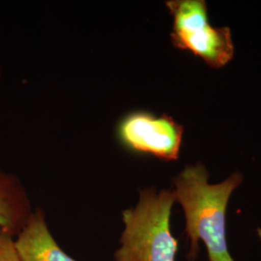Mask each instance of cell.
<instances>
[{
  "mask_svg": "<svg viewBox=\"0 0 261 261\" xmlns=\"http://www.w3.org/2000/svg\"><path fill=\"white\" fill-rule=\"evenodd\" d=\"M243 176L234 172L223 182L209 183L205 167L188 165L172 179L175 202L183 209L185 232L190 241L189 261L196 260L199 242L204 244L209 261H234L226 241V208Z\"/></svg>",
  "mask_w": 261,
  "mask_h": 261,
  "instance_id": "6da1fadb",
  "label": "cell"
},
{
  "mask_svg": "<svg viewBox=\"0 0 261 261\" xmlns=\"http://www.w3.org/2000/svg\"><path fill=\"white\" fill-rule=\"evenodd\" d=\"M174 203L172 189L140 190L138 203L122 211L124 229L113 261H175L178 241L170 229Z\"/></svg>",
  "mask_w": 261,
  "mask_h": 261,
  "instance_id": "7a4b0ae2",
  "label": "cell"
},
{
  "mask_svg": "<svg viewBox=\"0 0 261 261\" xmlns=\"http://www.w3.org/2000/svg\"><path fill=\"white\" fill-rule=\"evenodd\" d=\"M166 5L173 19L174 47L199 56L213 68H221L231 60L234 47L230 29L209 24L205 1L170 0Z\"/></svg>",
  "mask_w": 261,
  "mask_h": 261,
  "instance_id": "3957f363",
  "label": "cell"
},
{
  "mask_svg": "<svg viewBox=\"0 0 261 261\" xmlns=\"http://www.w3.org/2000/svg\"><path fill=\"white\" fill-rule=\"evenodd\" d=\"M116 137L122 146L130 152L175 161L182 144L183 127L167 114L155 116L137 111L122 117L116 126Z\"/></svg>",
  "mask_w": 261,
  "mask_h": 261,
  "instance_id": "277c9868",
  "label": "cell"
},
{
  "mask_svg": "<svg viewBox=\"0 0 261 261\" xmlns=\"http://www.w3.org/2000/svg\"><path fill=\"white\" fill-rule=\"evenodd\" d=\"M15 240L21 261H76L57 244L48 228L46 214L40 207L33 210Z\"/></svg>",
  "mask_w": 261,
  "mask_h": 261,
  "instance_id": "5b68a950",
  "label": "cell"
},
{
  "mask_svg": "<svg viewBox=\"0 0 261 261\" xmlns=\"http://www.w3.org/2000/svg\"><path fill=\"white\" fill-rule=\"evenodd\" d=\"M33 210L20 178L0 168V227L16 238L28 224Z\"/></svg>",
  "mask_w": 261,
  "mask_h": 261,
  "instance_id": "8992f818",
  "label": "cell"
},
{
  "mask_svg": "<svg viewBox=\"0 0 261 261\" xmlns=\"http://www.w3.org/2000/svg\"><path fill=\"white\" fill-rule=\"evenodd\" d=\"M15 239L13 235L0 227V261H21Z\"/></svg>",
  "mask_w": 261,
  "mask_h": 261,
  "instance_id": "52a82bcc",
  "label": "cell"
},
{
  "mask_svg": "<svg viewBox=\"0 0 261 261\" xmlns=\"http://www.w3.org/2000/svg\"><path fill=\"white\" fill-rule=\"evenodd\" d=\"M256 232H257V235H258V237L261 239V228H257V230H256Z\"/></svg>",
  "mask_w": 261,
  "mask_h": 261,
  "instance_id": "ba28073f",
  "label": "cell"
},
{
  "mask_svg": "<svg viewBox=\"0 0 261 261\" xmlns=\"http://www.w3.org/2000/svg\"><path fill=\"white\" fill-rule=\"evenodd\" d=\"M1 76H2V66H1V61H0V82H1Z\"/></svg>",
  "mask_w": 261,
  "mask_h": 261,
  "instance_id": "9c48e42d",
  "label": "cell"
}]
</instances>
